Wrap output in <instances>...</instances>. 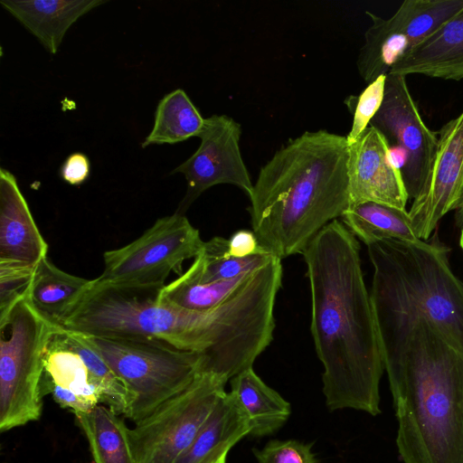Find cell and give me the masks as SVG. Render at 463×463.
Returning <instances> with one entry per match:
<instances>
[{"label": "cell", "mask_w": 463, "mask_h": 463, "mask_svg": "<svg viewBox=\"0 0 463 463\" xmlns=\"http://www.w3.org/2000/svg\"><path fill=\"white\" fill-rule=\"evenodd\" d=\"M226 456L222 457L220 459H218L215 463H226Z\"/></svg>", "instance_id": "obj_34"}, {"label": "cell", "mask_w": 463, "mask_h": 463, "mask_svg": "<svg viewBox=\"0 0 463 463\" xmlns=\"http://www.w3.org/2000/svg\"><path fill=\"white\" fill-rule=\"evenodd\" d=\"M389 73L463 79V8L398 61Z\"/></svg>", "instance_id": "obj_17"}, {"label": "cell", "mask_w": 463, "mask_h": 463, "mask_svg": "<svg viewBox=\"0 0 463 463\" xmlns=\"http://www.w3.org/2000/svg\"><path fill=\"white\" fill-rule=\"evenodd\" d=\"M349 144L325 129L304 132L260 168L249 196L252 231L282 260L303 253L350 204Z\"/></svg>", "instance_id": "obj_2"}, {"label": "cell", "mask_w": 463, "mask_h": 463, "mask_svg": "<svg viewBox=\"0 0 463 463\" xmlns=\"http://www.w3.org/2000/svg\"><path fill=\"white\" fill-rule=\"evenodd\" d=\"M302 254L326 404L331 411L354 409L376 416L384 365L359 242L342 222L334 220Z\"/></svg>", "instance_id": "obj_1"}, {"label": "cell", "mask_w": 463, "mask_h": 463, "mask_svg": "<svg viewBox=\"0 0 463 463\" xmlns=\"http://www.w3.org/2000/svg\"><path fill=\"white\" fill-rule=\"evenodd\" d=\"M228 381L201 373L186 389L135 423L129 434L136 463H173L197 437Z\"/></svg>", "instance_id": "obj_8"}, {"label": "cell", "mask_w": 463, "mask_h": 463, "mask_svg": "<svg viewBox=\"0 0 463 463\" xmlns=\"http://www.w3.org/2000/svg\"><path fill=\"white\" fill-rule=\"evenodd\" d=\"M370 126L402 156L401 172L409 198L422 191L436 155L438 134L423 121L408 88L406 77L386 75L382 106Z\"/></svg>", "instance_id": "obj_11"}, {"label": "cell", "mask_w": 463, "mask_h": 463, "mask_svg": "<svg viewBox=\"0 0 463 463\" xmlns=\"http://www.w3.org/2000/svg\"><path fill=\"white\" fill-rule=\"evenodd\" d=\"M75 417L86 435L95 463H136L130 429L111 409L98 404Z\"/></svg>", "instance_id": "obj_23"}, {"label": "cell", "mask_w": 463, "mask_h": 463, "mask_svg": "<svg viewBox=\"0 0 463 463\" xmlns=\"http://www.w3.org/2000/svg\"><path fill=\"white\" fill-rule=\"evenodd\" d=\"M42 388L43 393L51 392L61 407L74 414L88 412L102 402L78 333L58 326L52 330L44 352Z\"/></svg>", "instance_id": "obj_15"}, {"label": "cell", "mask_w": 463, "mask_h": 463, "mask_svg": "<svg viewBox=\"0 0 463 463\" xmlns=\"http://www.w3.org/2000/svg\"><path fill=\"white\" fill-rule=\"evenodd\" d=\"M263 251L253 231L239 230L228 239V253L234 258H247Z\"/></svg>", "instance_id": "obj_30"}, {"label": "cell", "mask_w": 463, "mask_h": 463, "mask_svg": "<svg viewBox=\"0 0 463 463\" xmlns=\"http://www.w3.org/2000/svg\"><path fill=\"white\" fill-rule=\"evenodd\" d=\"M456 211V222L459 228L463 227V199Z\"/></svg>", "instance_id": "obj_32"}, {"label": "cell", "mask_w": 463, "mask_h": 463, "mask_svg": "<svg viewBox=\"0 0 463 463\" xmlns=\"http://www.w3.org/2000/svg\"><path fill=\"white\" fill-rule=\"evenodd\" d=\"M342 222L367 245L383 240L417 241L409 211L373 202L353 204Z\"/></svg>", "instance_id": "obj_22"}, {"label": "cell", "mask_w": 463, "mask_h": 463, "mask_svg": "<svg viewBox=\"0 0 463 463\" xmlns=\"http://www.w3.org/2000/svg\"><path fill=\"white\" fill-rule=\"evenodd\" d=\"M34 269L0 264V317L27 296Z\"/></svg>", "instance_id": "obj_28"}, {"label": "cell", "mask_w": 463, "mask_h": 463, "mask_svg": "<svg viewBox=\"0 0 463 463\" xmlns=\"http://www.w3.org/2000/svg\"><path fill=\"white\" fill-rule=\"evenodd\" d=\"M404 463H463V353L420 321L380 343Z\"/></svg>", "instance_id": "obj_3"}, {"label": "cell", "mask_w": 463, "mask_h": 463, "mask_svg": "<svg viewBox=\"0 0 463 463\" xmlns=\"http://www.w3.org/2000/svg\"><path fill=\"white\" fill-rule=\"evenodd\" d=\"M386 75H381L369 83L358 96H351L345 100L354 112L352 127L346 136L349 145L355 142L370 126L380 109L384 97Z\"/></svg>", "instance_id": "obj_27"}, {"label": "cell", "mask_w": 463, "mask_h": 463, "mask_svg": "<svg viewBox=\"0 0 463 463\" xmlns=\"http://www.w3.org/2000/svg\"><path fill=\"white\" fill-rule=\"evenodd\" d=\"M463 8V0H407L385 19L366 11L372 24L364 33L356 66L371 83Z\"/></svg>", "instance_id": "obj_10"}, {"label": "cell", "mask_w": 463, "mask_h": 463, "mask_svg": "<svg viewBox=\"0 0 463 463\" xmlns=\"http://www.w3.org/2000/svg\"><path fill=\"white\" fill-rule=\"evenodd\" d=\"M91 282L59 269L46 257L34 269L27 298L43 318L61 327Z\"/></svg>", "instance_id": "obj_20"}, {"label": "cell", "mask_w": 463, "mask_h": 463, "mask_svg": "<svg viewBox=\"0 0 463 463\" xmlns=\"http://www.w3.org/2000/svg\"><path fill=\"white\" fill-rule=\"evenodd\" d=\"M90 164L89 158L82 153L70 155L61 167V176L71 185H80L90 175Z\"/></svg>", "instance_id": "obj_31"}, {"label": "cell", "mask_w": 463, "mask_h": 463, "mask_svg": "<svg viewBox=\"0 0 463 463\" xmlns=\"http://www.w3.org/2000/svg\"><path fill=\"white\" fill-rule=\"evenodd\" d=\"M85 337L126 385L130 404L125 417L134 423L183 392L203 373L205 357L198 352L155 339Z\"/></svg>", "instance_id": "obj_6"}, {"label": "cell", "mask_w": 463, "mask_h": 463, "mask_svg": "<svg viewBox=\"0 0 463 463\" xmlns=\"http://www.w3.org/2000/svg\"><path fill=\"white\" fill-rule=\"evenodd\" d=\"M459 245L463 250V227L460 228Z\"/></svg>", "instance_id": "obj_33"}, {"label": "cell", "mask_w": 463, "mask_h": 463, "mask_svg": "<svg viewBox=\"0 0 463 463\" xmlns=\"http://www.w3.org/2000/svg\"><path fill=\"white\" fill-rule=\"evenodd\" d=\"M274 257L269 251L247 258L232 257L228 253V240L215 236L204 241L201 252L184 273L200 283L229 280L260 269Z\"/></svg>", "instance_id": "obj_25"}, {"label": "cell", "mask_w": 463, "mask_h": 463, "mask_svg": "<svg viewBox=\"0 0 463 463\" xmlns=\"http://www.w3.org/2000/svg\"><path fill=\"white\" fill-rule=\"evenodd\" d=\"M231 392L250 418V436H269L288 420L291 406L279 393L268 386L248 368L231 379Z\"/></svg>", "instance_id": "obj_21"}, {"label": "cell", "mask_w": 463, "mask_h": 463, "mask_svg": "<svg viewBox=\"0 0 463 463\" xmlns=\"http://www.w3.org/2000/svg\"><path fill=\"white\" fill-rule=\"evenodd\" d=\"M241 127L226 115L204 119L197 150L171 174L185 177L187 189L175 213L184 214L190 205L207 189L220 184L236 185L250 196L253 190L250 173L240 149Z\"/></svg>", "instance_id": "obj_12"}, {"label": "cell", "mask_w": 463, "mask_h": 463, "mask_svg": "<svg viewBox=\"0 0 463 463\" xmlns=\"http://www.w3.org/2000/svg\"><path fill=\"white\" fill-rule=\"evenodd\" d=\"M438 134L432 166L409 214L416 236L428 241L439 221L463 199V109Z\"/></svg>", "instance_id": "obj_13"}, {"label": "cell", "mask_w": 463, "mask_h": 463, "mask_svg": "<svg viewBox=\"0 0 463 463\" xmlns=\"http://www.w3.org/2000/svg\"><path fill=\"white\" fill-rule=\"evenodd\" d=\"M41 234L14 175L0 169V264L34 269L47 257Z\"/></svg>", "instance_id": "obj_16"}, {"label": "cell", "mask_w": 463, "mask_h": 463, "mask_svg": "<svg viewBox=\"0 0 463 463\" xmlns=\"http://www.w3.org/2000/svg\"><path fill=\"white\" fill-rule=\"evenodd\" d=\"M204 119L185 91L176 89L159 101L154 127L142 143V147L175 144L192 137H198Z\"/></svg>", "instance_id": "obj_24"}, {"label": "cell", "mask_w": 463, "mask_h": 463, "mask_svg": "<svg viewBox=\"0 0 463 463\" xmlns=\"http://www.w3.org/2000/svg\"><path fill=\"white\" fill-rule=\"evenodd\" d=\"M349 206L373 202L406 209L409 199L401 167L384 137L369 126L349 145Z\"/></svg>", "instance_id": "obj_14"}, {"label": "cell", "mask_w": 463, "mask_h": 463, "mask_svg": "<svg viewBox=\"0 0 463 463\" xmlns=\"http://www.w3.org/2000/svg\"><path fill=\"white\" fill-rule=\"evenodd\" d=\"M254 272L233 279L210 283L197 282L182 273L161 288L158 295L159 300L187 311H206L222 304Z\"/></svg>", "instance_id": "obj_26"}, {"label": "cell", "mask_w": 463, "mask_h": 463, "mask_svg": "<svg viewBox=\"0 0 463 463\" xmlns=\"http://www.w3.org/2000/svg\"><path fill=\"white\" fill-rule=\"evenodd\" d=\"M250 431L247 413L231 392H225L197 437L173 463H215Z\"/></svg>", "instance_id": "obj_19"}, {"label": "cell", "mask_w": 463, "mask_h": 463, "mask_svg": "<svg viewBox=\"0 0 463 463\" xmlns=\"http://www.w3.org/2000/svg\"><path fill=\"white\" fill-rule=\"evenodd\" d=\"M204 241L184 214L175 213L155 222L130 243L103 254L104 269L97 279L122 286L159 287L183 263L194 259Z\"/></svg>", "instance_id": "obj_9"}, {"label": "cell", "mask_w": 463, "mask_h": 463, "mask_svg": "<svg viewBox=\"0 0 463 463\" xmlns=\"http://www.w3.org/2000/svg\"><path fill=\"white\" fill-rule=\"evenodd\" d=\"M55 326L27 296L0 317V431L39 420L42 414L44 352Z\"/></svg>", "instance_id": "obj_7"}, {"label": "cell", "mask_w": 463, "mask_h": 463, "mask_svg": "<svg viewBox=\"0 0 463 463\" xmlns=\"http://www.w3.org/2000/svg\"><path fill=\"white\" fill-rule=\"evenodd\" d=\"M367 251L380 343L426 321L463 353V281L451 269L449 248L433 237L383 240L367 245Z\"/></svg>", "instance_id": "obj_4"}, {"label": "cell", "mask_w": 463, "mask_h": 463, "mask_svg": "<svg viewBox=\"0 0 463 463\" xmlns=\"http://www.w3.org/2000/svg\"><path fill=\"white\" fill-rule=\"evenodd\" d=\"M159 287L122 286L97 278L61 327L88 336L155 339L204 354L206 311L159 300Z\"/></svg>", "instance_id": "obj_5"}, {"label": "cell", "mask_w": 463, "mask_h": 463, "mask_svg": "<svg viewBox=\"0 0 463 463\" xmlns=\"http://www.w3.org/2000/svg\"><path fill=\"white\" fill-rule=\"evenodd\" d=\"M102 0H1V5L55 54L68 29Z\"/></svg>", "instance_id": "obj_18"}, {"label": "cell", "mask_w": 463, "mask_h": 463, "mask_svg": "<svg viewBox=\"0 0 463 463\" xmlns=\"http://www.w3.org/2000/svg\"><path fill=\"white\" fill-rule=\"evenodd\" d=\"M312 445L295 439H273L260 449H254L253 454L258 463H317Z\"/></svg>", "instance_id": "obj_29"}]
</instances>
